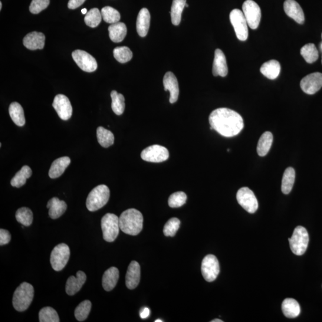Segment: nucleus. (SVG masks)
I'll list each match as a JSON object with an SVG mask.
<instances>
[{"mask_svg": "<svg viewBox=\"0 0 322 322\" xmlns=\"http://www.w3.org/2000/svg\"><path fill=\"white\" fill-rule=\"evenodd\" d=\"M141 157L147 162L162 163L169 159V152L165 147L155 144L144 149L141 153Z\"/></svg>", "mask_w": 322, "mask_h": 322, "instance_id": "obj_11", "label": "nucleus"}, {"mask_svg": "<svg viewBox=\"0 0 322 322\" xmlns=\"http://www.w3.org/2000/svg\"><path fill=\"white\" fill-rule=\"evenodd\" d=\"M102 19L101 12L97 8H94L88 11L85 16V24L91 28H96L100 24Z\"/></svg>", "mask_w": 322, "mask_h": 322, "instance_id": "obj_38", "label": "nucleus"}, {"mask_svg": "<svg viewBox=\"0 0 322 322\" xmlns=\"http://www.w3.org/2000/svg\"><path fill=\"white\" fill-rule=\"evenodd\" d=\"M52 105L62 120L67 121L70 119L72 115V107L67 96L64 94L57 95Z\"/></svg>", "mask_w": 322, "mask_h": 322, "instance_id": "obj_15", "label": "nucleus"}, {"mask_svg": "<svg viewBox=\"0 0 322 322\" xmlns=\"http://www.w3.org/2000/svg\"><path fill=\"white\" fill-rule=\"evenodd\" d=\"M239 204L249 213H254L258 208V203L254 192L248 187L240 189L236 195Z\"/></svg>", "mask_w": 322, "mask_h": 322, "instance_id": "obj_10", "label": "nucleus"}, {"mask_svg": "<svg viewBox=\"0 0 322 322\" xmlns=\"http://www.w3.org/2000/svg\"><path fill=\"white\" fill-rule=\"evenodd\" d=\"M209 122L213 130L226 137L238 135L244 127V120L238 113L225 108L213 111Z\"/></svg>", "mask_w": 322, "mask_h": 322, "instance_id": "obj_1", "label": "nucleus"}, {"mask_svg": "<svg viewBox=\"0 0 322 322\" xmlns=\"http://www.w3.org/2000/svg\"><path fill=\"white\" fill-rule=\"evenodd\" d=\"M72 58L82 70L87 72H93L97 70V63L91 55L87 52L77 50L72 52Z\"/></svg>", "mask_w": 322, "mask_h": 322, "instance_id": "obj_13", "label": "nucleus"}, {"mask_svg": "<svg viewBox=\"0 0 322 322\" xmlns=\"http://www.w3.org/2000/svg\"><path fill=\"white\" fill-rule=\"evenodd\" d=\"M101 14L104 22L113 24L119 22L121 15L119 12L112 7H104L101 11Z\"/></svg>", "mask_w": 322, "mask_h": 322, "instance_id": "obj_37", "label": "nucleus"}, {"mask_svg": "<svg viewBox=\"0 0 322 322\" xmlns=\"http://www.w3.org/2000/svg\"><path fill=\"white\" fill-rule=\"evenodd\" d=\"M284 11L289 17L293 19L299 24H303L305 16L303 9L295 0H286L284 3Z\"/></svg>", "mask_w": 322, "mask_h": 322, "instance_id": "obj_17", "label": "nucleus"}, {"mask_svg": "<svg viewBox=\"0 0 322 322\" xmlns=\"http://www.w3.org/2000/svg\"><path fill=\"white\" fill-rule=\"evenodd\" d=\"M150 24V13L146 8H143L138 15L136 22L137 31L140 37H146L149 31Z\"/></svg>", "mask_w": 322, "mask_h": 322, "instance_id": "obj_22", "label": "nucleus"}, {"mask_svg": "<svg viewBox=\"0 0 322 322\" xmlns=\"http://www.w3.org/2000/svg\"><path fill=\"white\" fill-rule=\"evenodd\" d=\"M97 137L98 142L105 148L113 145L114 143L113 133L111 131L105 129L103 127L97 128Z\"/></svg>", "mask_w": 322, "mask_h": 322, "instance_id": "obj_34", "label": "nucleus"}, {"mask_svg": "<svg viewBox=\"0 0 322 322\" xmlns=\"http://www.w3.org/2000/svg\"><path fill=\"white\" fill-rule=\"evenodd\" d=\"M211 322H223V320L219 319V318H216V319H213L211 321Z\"/></svg>", "mask_w": 322, "mask_h": 322, "instance_id": "obj_50", "label": "nucleus"}, {"mask_svg": "<svg viewBox=\"0 0 322 322\" xmlns=\"http://www.w3.org/2000/svg\"><path fill=\"white\" fill-rule=\"evenodd\" d=\"M187 196L185 192H175L169 197V205L172 208H179L185 204Z\"/></svg>", "mask_w": 322, "mask_h": 322, "instance_id": "obj_43", "label": "nucleus"}, {"mask_svg": "<svg viewBox=\"0 0 322 322\" xmlns=\"http://www.w3.org/2000/svg\"><path fill=\"white\" fill-rule=\"evenodd\" d=\"M186 5V0H173L171 9V17L174 25L177 26L180 24L182 12Z\"/></svg>", "mask_w": 322, "mask_h": 322, "instance_id": "obj_32", "label": "nucleus"}, {"mask_svg": "<svg viewBox=\"0 0 322 322\" xmlns=\"http://www.w3.org/2000/svg\"><path fill=\"white\" fill-rule=\"evenodd\" d=\"M295 179V170L292 167L288 168L285 171L282 182V191L285 195H288L291 192L294 185Z\"/></svg>", "mask_w": 322, "mask_h": 322, "instance_id": "obj_31", "label": "nucleus"}, {"mask_svg": "<svg viewBox=\"0 0 322 322\" xmlns=\"http://www.w3.org/2000/svg\"><path fill=\"white\" fill-rule=\"evenodd\" d=\"M291 251L296 255H302L306 251L309 236L306 229L303 226H297L294 229L292 237L289 239Z\"/></svg>", "mask_w": 322, "mask_h": 322, "instance_id": "obj_5", "label": "nucleus"}, {"mask_svg": "<svg viewBox=\"0 0 322 322\" xmlns=\"http://www.w3.org/2000/svg\"><path fill=\"white\" fill-rule=\"evenodd\" d=\"M112 109L117 116H121L125 110V98L123 94L118 93L117 91L111 92Z\"/></svg>", "mask_w": 322, "mask_h": 322, "instance_id": "obj_35", "label": "nucleus"}, {"mask_svg": "<svg viewBox=\"0 0 322 322\" xmlns=\"http://www.w3.org/2000/svg\"><path fill=\"white\" fill-rule=\"evenodd\" d=\"M212 74L213 76L225 77L228 74V67L224 52L220 49L215 51L214 60L213 62Z\"/></svg>", "mask_w": 322, "mask_h": 322, "instance_id": "obj_18", "label": "nucleus"}, {"mask_svg": "<svg viewBox=\"0 0 322 322\" xmlns=\"http://www.w3.org/2000/svg\"><path fill=\"white\" fill-rule=\"evenodd\" d=\"M34 296V287L30 284L24 282L20 285L13 294V307L18 311L27 310L32 303Z\"/></svg>", "mask_w": 322, "mask_h": 322, "instance_id": "obj_3", "label": "nucleus"}, {"mask_svg": "<svg viewBox=\"0 0 322 322\" xmlns=\"http://www.w3.org/2000/svg\"><path fill=\"white\" fill-rule=\"evenodd\" d=\"M186 7H187H187H189L188 5H187V4H186Z\"/></svg>", "mask_w": 322, "mask_h": 322, "instance_id": "obj_53", "label": "nucleus"}, {"mask_svg": "<svg viewBox=\"0 0 322 322\" xmlns=\"http://www.w3.org/2000/svg\"><path fill=\"white\" fill-rule=\"evenodd\" d=\"M9 114L12 121L19 127H23L25 124L24 111L21 104L13 102L9 106Z\"/></svg>", "mask_w": 322, "mask_h": 322, "instance_id": "obj_29", "label": "nucleus"}, {"mask_svg": "<svg viewBox=\"0 0 322 322\" xmlns=\"http://www.w3.org/2000/svg\"><path fill=\"white\" fill-rule=\"evenodd\" d=\"M114 58L121 64L127 63L133 58V52L129 47H118L114 50Z\"/></svg>", "mask_w": 322, "mask_h": 322, "instance_id": "obj_42", "label": "nucleus"}, {"mask_svg": "<svg viewBox=\"0 0 322 322\" xmlns=\"http://www.w3.org/2000/svg\"><path fill=\"white\" fill-rule=\"evenodd\" d=\"M119 275V271L115 267H112L104 272L102 278V286L105 291H111L116 287Z\"/></svg>", "mask_w": 322, "mask_h": 322, "instance_id": "obj_25", "label": "nucleus"}, {"mask_svg": "<svg viewBox=\"0 0 322 322\" xmlns=\"http://www.w3.org/2000/svg\"><path fill=\"white\" fill-rule=\"evenodd\" d=\"M2 3L0 2V10L2 11Z\"/></svg>", "mask_w": 322, "mask_h": 322, "instance_id": "obj_51", "label": "nucleus"}, {"mask_svg": "<svg viewBox=\"0 0 322 322\" xmlns=\"http://www.w3.org/2000/svg\"><path fill=\"white\" fill-rule=\"evenodd\" d=\"M85 0H70L68 2V8L75 9L83 5Z\"/></svg>", "mask_w": 322, "mask_h": 322, "instance_id": "obj_47", "label": "nucleus"}, {"mask_svg": "<svg viewBox=\"0 0 322 322\" xmlns=\"http://www.w3.org/2000/svg\"><path fill=\"white\" fill-rule=\"evenodd\" d=\"M70 257V249L68 245L61 244L56 246L52 249L50 255L52 268L57 272L63 270L67 264Z\"/></svg>", "mask_w": 322, "mask_h": 322, "instance_id": "obj_7", "label": "nucleus"}, {"mask_svg": "<svg viewBox=\"0 0 322 322\" xmlns=\"http://www.w3.org/2000/svg\"><path fill=\"white\" fill-rule=\"evenodd\" d=\"M71 164V159L68 156L60 157L52 163L48 175L51 179H57L64 174L67 168Z\"/></svg>", "mask_w": 322, "mask_h": 322, "instance_id": "obj_24", "label": "nucleus"}, {"mask_svg": "<svg viewBox=\"0 0 322 322\" xmlns=\"http://www.w3.org/2000/svg\"><path fill=\"white\" fill-rule=\"evenodd\" d=\"M301 55L308 64H313L318 58V52L314 44H305L301 49Z\"/></svg>", "mask_w": 322, "mask_h": 322, "instance_id": "obj_36", "label": "nucleus"}, {"mask_svg": "<svg viewBox=\"0 0 322 322\" xmlns=\"http://www.w3.org/2000/svg\"><path fill=\"white\" fill-rule=\"evenodd\" d=\"M230 20L234 28L236 37L241 41H246L248 38V23L244 13L239 9H234L230 14Z\"/></svg>", "mask_w": 322, "mask_h": 322, "instance_id": "obj_8", "label": "nucleus"}, {"mask_svg": "<svg viewBox=\"0 0 322 322\" xmlns=\"http://www.w3.org/2000/svg\"><path fill=\"white\" fill-rule=\"evenodd\" d=\"M321 37H322V34H321Z\"/></svg>", "mask_w": 322, "mask_h": 322, "instance_id": "obj_55", "label": "nucleus"}, {"mask_svg": "<svg viewBox=\"0 0 322 322\" xmlns=\"http://www.w3.org/2000/svg\"><path fill=\"white\" fill-rule=\"evenodd\" d=\"M11 240V233L5 229L0 230V245L3 246L9 244Z\"/></svg>", "mask_w": 322, "mask_h": 322, "instance_id": "obj_46", "label": "nucleus"}, {"mask_svg": "<svg viewBox=\"0 0 322 322\" xmlns=\"http://www.w3.org/2000/svg\"><path fill=\"white\" fill-rule=\"evenodd\" d=\"M321 63H322V59H321Z\"/></svg>", "mask_w": 322, "mask_h": 322, "instance_id": "obj_54", "label": "nucleus"}, {"mask_svg": "<svg viewBox=\"0 0 322 322\" xmlns=\"http://www.w3.org/2000/svg\"><path fill=\"white\" fill-rule=\"evenodd\" d=\"M87 276L85 273L78 271L76 277L71 276L68 279L66 284V292L69 295H74L80 291L81 288L86 281Z\"/></svg>", "mask_w": 322, "mask_h": 322, "instance_id": "obj_19", "label": "nucleus"}, {"mask_svg": "<svg viewBox=\"0 0 322 322\" xmlns=\"http://www.w3.org/2000/svg\"><path fill=\"white\" fill-rule=\"evenodd\" d=\"M50 5V0H32L29 11L33 14H38Z\"/></svg>", "mask_w": 322, "mask_h": 322, "instance_id": "obj_45", "label": "nucleus"}, {"mask_svg": "<svg viewBox=\"0 0 322 322\" xmlns=\"http://www.w3.org/2000/svg\"><path fill=\"white\" fill-rule=\"evenodd\" d=\"M108 31L111 40L114 42L123 41L127 34L126 24L120 22L111 24L108 28Z\"/></svg>", "mask_w": 322, "mask_h": 322, "instance_id": "obj_26", "label": "nucleus"}, {"mask_svg": "<svg viewBox=\"0 0 322 322\" xmlns=\"http://www.w3.org/2000/svg\"><path fill=\"white\" fill-rule=\"evenodd\" d=\"M39 320L40 322H59L57 311L50 307H46L39 311Z\"/></svg>", "mask_w": 322, "mask_h": 322, "instance_id": "obj_39", "label": "nucleus"}, {"mask_svg": "<svg viewBox=\"0 0 322 322\" xmlns=\"http://www.w3.org/2000/svg\"><path fill=\"white\" fill-rule=\"evenodd\" d=\"M81 12L82 13H83V14L86 15L88 12L86 9H83L81 10Z\"/></svg>", "mask_w": 322, "mask_h": 322, "instance_id": "obj_49", "label": "nucleus"}, {"mask_svg": "<svg viewBox=\"0 0 322 322\" xmlns=\"http://www.w3.org/2000/svg\"><path fill=\"white\" fill-rule=\"evenodd\" d=\"M140 266L137 261L131 262L128 268L126 277V284L130 290H134L140 281Z\"/></svg>", "mask_w": 322, "mask_h": 322, "instance_id": "obj_21", "label": "nucleus"}, {"mask_svg": "<svg viewBox=\"0 0 322 322\" xmlns=\"http://www.w3.org/2000/svg\"><path fill=\"white\" fill-rule=\"evenodd\" d=\"M110 197L109 187L104 185L98 186L88 194L86 201L87 208L90 211H97L108 202Z\"/></svg>", "mask_w": 322, "mask_h": 322, "instance_id": "obj_4", "label": "nucleus"}, {"mask_svg": "<svg viewBox=\"0 0 322 322\" xmlns=\"http://www.w3.org/2000/svg\"><path fill=\"white\" fill-rule=\"evenodd\" d=\"M47 207L49 209L48 214L50 218L57 219L64 214L67 209V204L64 200L55 197L49 200Z\"/></svg>", "mask_w": 322, "mask_h": 322, "instance_id": "obj_23", "label": "nucleus"}, {"mask_svg": "<svg viewBox=\"0 0 322 322\" xmlns=\"http://www.w3.org/2000/svg\"><path fill=\"white\" fill-rule=\"evenodd\" d=\"M155 322H162L163 321L160 319H157L155 321Z\"/></svg>", "mask_w": 322, "mask_h": 322, "instance_id": "obj_52", "label": "nucleus"}, {"mask_svg": "<svg viewBox=\"0 0 322 322\" xmlns=\"http://www.w3.org/2000/svg\"><path fill=\"white\" fill-rule=\"evenodd\" d=\"M119 221L120 229L127 235L136 236L142 231L143 217L136 209L126 210L121 213Z\"/></svg>", "mask_w": 322, "mask_h": 322, "instance_id": "obj_2", "label": "nucleus"}, {"mask_svg": "<svg viewBox=\"0 0 322 322\" xmlns=\"http://www.w3.org/2000/svg\"><path fill=\"white\" fill-rule=\"evenodd\" d=\"M17 221L25 226H30L33 221V213L31 210L26 207L19 208L16 213Z\"/></svg>", "mask_w": 322, "mask_h": 322, "instance_id": "obj_40", "label": "nucleus"}, {"mask_svg": "<svg viewBox=\"0 0 322 322\" xmlns=\"http://www.w3.org/2000/svg\"><path fill=\"white\" fill-rule=\"evenodd\" d=\"M91 303L90 301L85 300L79 304L75 310V316L79 321H84L88 316L91 308Z\"/></svg>", "mask_w": 322, "mask_h": 322, "instance_id": "obj_41", "label": "nucleus"}, {"mask_svg": "<svg viewBox=\"0 0 322 322\" xmlns=\"http://www.w3.org/2000/svg\"><path fill=\"white\" fill-rule=\"evenodd\" d=\"M302 90L307 94H314L322 87V74L314 72L302 79L300 83Z\"/></svg>", "mask_w": 322, "mask_h": 322, "instance_id": "obj_14", "label": "nucleus"}, {"mask_svg": "<svg viewBox=\"0 0 322 322\" xmlns=\"http://www.w3.org/2000/svg\"><path fill=\"white\" fill-rule=\"evenodd\" d=\"M281 65L276 60H271L262 65L260 68L261 74L270 80H275L280 74Z\"/></svg>", "mask_w": 322, "mask_h": 322, "instance_id": "obj_28", "label": "nucleus"}, {"mask_svg": "<svg viewBox=\"0 0 322 322\" xmlns=\"http://www.w3.org/2000/svg\"><path fill=\"white\" fill-rule=\"evenodd\" d=\"M180 225V221L177 218H172L168 221L164 226V233L166 236L173 237L178 231Z\"/></svg>", "mask_w": 322, "mask_h": 322, "instance_id": "obj_44", "label": "nucleus"}, {"mask_svg": "<svg viewBox=\"0 0 322 322\" xmlns=\"http://www.w3.org/2000/svg\"><path fill=\"white\" fill-rule=\"evenodd\" d=\"M201 272L203 278L209 282L214 281L220 273V265L218 258L213 255H208L203 259Z\"/></svg>", "mask_w": 322, "mask_h": 322, "instance_id": "obj_12", "label": "nucleus"}, {"mask_svg": "<svg viewBox=\"0 0 322 322\" xmlns=\"http://www.w3.org/2000/svg\"><path fill=\"white\" fill-rule=\"evenodd\" d=\"M103 239L108 242H113L119 234V218L114 213H108L105 214L101 221Z\"/></svg>", "mask_w": 322, "mask_h": 322, "instance_id": "obj_6", "label": "nucleus"}, {"mask_svg": "<svg viewBox=\"0 0 322 322\" xmlns=\"http://www.w3.org/2000/svg\"><path fill=\"white\" fill-rule=\"evenodd\" d=\"M273 134L269 131H266L259 138L257 144V151L259 156H264L269 153L273 143Z\"/></svg>", "mask_w": 322, "mask_h": 322, "instance_id": "obj_30", "label": "nucleus"}, {"mask_svg": "<svg viewBox=\"0 0 322 322\" xmlns=\"http://www.w3.org/2000/svg\"><path fill=\"white\" fill-rule=\"evenodd\" d=\"M150 314V310L148 308L144 307L142 310H141L140 313V317L144 319L149 317Z\"/></svg>", "mask_w": 322, "mask_h": 322, "instance_id": "obj_48", "label": "nucleus"}, {"mask_svg": "<svg viewBox=\"0 0 322 322\" xmlns=\"http://www.w3.org/2000/svg\"><path fill=\"white\" fill-rule=\"evenodd\" d=\"M45 37L41 32H32L26 35L23 40L25 47L31 50L42 49L44 47Z\"/></svg>", "mask_w": 322, "mask_h": 322, "instance_id": "obj_20", "label": "nucleus"}, {"mask_svg": "<svg viewBox=\"0 0 322 322\" xmlns=\"http://www.w3.org/2000/svg\"><path fill=\"white\" fill-rule=\"evenodd\" d=\"M282 309L285 317L293 318L301 313V308L298 302L292 298H287L283 301Z\"/></svg>", "mask_w": 322, "mask_h": 322, "instance_id": "obj_27", "label": "nucleus"}, {"mask_svg": "<svg viewBox=\"0 0 322 322\" xmlns=\"http://www.w3.org/2000/svg\"><path fill=\"white\" fill-rule=\"evenodd\" d=\"M164 89L169 91L170 94V102L176 103L179 96V87L178 81L173 72H168L163 79Z\"/></svg>", "mask_w": 322, "mask_h": 322, "instance_id": "obj_16", "label": "nucleus"}, {"mask_svg": "<svg viewBox=\"0 0 322 322\" xmlns=\"http://www.w3.org/2000/svg\"><path fill=\"white\" fill-rule=\"evenodd\" d=\"M32 174L30 167L28 166L23 167L12 179L11 185L18 188L24 186L26 182V180L31 177Z\"/></svg>", "mask_w": 322, "mask_h": 322, "instance_id": "obj_33", "label": "nucleus"}, {"mask_svg": "<svg viewBox=\"0 0 322 322\" xmlns=\"http://www.w3.org/2000/svg\"><path fill=\"white\" fill-rule=\"evenodd\" d=\"M242 10L249 27L257 29L261 18V9L257 3L253 0H246L243 4Z\"/></svg>", "mask_w": 322, "mask_h": 322, "instance_id": "obj_9", "label": "nucleus"}]
</instances>
